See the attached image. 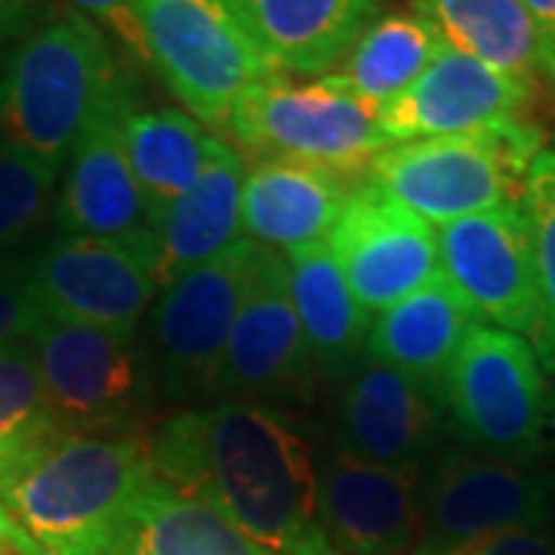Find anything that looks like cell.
<instances>
[{"instance_id": "obj_1", "label": "cell", "mask_w": 555, "mask_h": 555, "mask_svg": "<svg viewBox=\"0 0 555 555\" xmlns=\"http://www.w3.org/2000/svg\"><path fill=\"white\" fill-rule=\"evenodd\" d=\"M164 485L272 555H337L318 518V463L284 411L219 401L167 416L145 441Z\"/></svg>"}, {"instance_id": "obj_2", "label": "cell", "mask_w": 555, "mask_h": 555, "mask_svg": "<svg viewBox=\"0 0 555 555\" xmlns=\"http://www.w3.org/2000/svg\"><path fill=\"white\" fill-rule=\"evenodd\" d=\"M158 481L145 441L60 436L0 478V500L43 555H133Z\"/></svg>"}, {"instance_id": "obj_3", "label": "cell", "mask_w": 555, "mask_h": 555, "mask_svg": "<svg viewBox=\"0 0 555 555\" xmlns=\"http://www.w3.org/2000/svg\"><path fill=\"white\" fill-rule=\"evenodd\" d=\"M118 80L112 40L75 10L50 13L0 60V137L62 173L83 124Z\"/></svg>"}, {"instance_id": "obj_4", "label": "cell", "mask_w": 555, "mask_h": 555, "mask_svg": "<svg viewBox=\"0 0 555 555\" xmlns=\"http://www.w3.org/2000/svg\"><path fill=\"white\" fill-rule=\"evenodd\" d=\"M540 152L543 133L534 124L506 120L454 137L389 142L364 182L429 225H444L516 204Z\"/></svg>"}, {"instance_id": "obj_5", "label": "cell", "mask_w": 555, "mask_h": 555, "mask_svg": "<svg viewBox=\"0 0 555 555\" xmlns=\"http://www.w3.org/2000/svg\"><path fill=\"white\" fill-rule=\"evenodd\" d=\"M441 404L454 436L485 456L525 463L555 436V404L534 346L500 327L469 331L444 377Z\"/></svg>"}, {"instance_id": "obj_6", "label": "cell", "mask_w": 555, "mask_h": 555, "mask_svg": "<svg viewBox=\"0 0 555 555\" xmlns=\"http://www.w3.org/2000/svg\"><path fill=\"white\" fill-rule=\"evenodd\" d=\"M152 72L198 124L225 127L235 102L281 78L229 0H133Z\"/></svg>"}, {"instance_id": "obj_7", "label": "cell", "mask_w": 555, "mask_h": 555, "mask_svg": "<svg viewBox=\"0 0 555 555\" xmlns=\"http://www.w3.org/2000/svg\"><path fill=\"white\" fill-rule=\"evenodd\" d=\"M225 130L244 149L266 158L299 160L356 182L389 145L377 120V105L339 90L327 78H275L247 90Z\"/></svg>"}, {"instance_id": "obj_8", "label": "cell", "mask_w": 555, "mask_h": 555, "mask_svg": "<svg viewBox=\"0 0 555 555\" xmlns=\"http://www.w3.org/2000/svg\"><path fill=\"white\" fill-rule=\"evenodd\" d=\"M25 339L60 436H112L142 416L152 371L137 337L38 315Z\"/></svg>"}, {"instance_id": "obj_9", "label": "cell", "mask_w": 555, "mask_h": 555, "mask_svg": "<svg viewBox=\"0 0 555 555\" xmlns=\"http://www.w3.org/2000/svg\"><path fill=\"white\" fill-rule=\"evenodd\" d=\"M28 259V287L40 315L137 337L155 306V232L139 238L56 235Z\"/></svg>"}, {"instance_id": "obj_10", "label": "cell", "mask_w": 555, "mask_h": 555, "mask_svg": "<svg viewBox=\"0 0 555 555\" xmlns=\"http://www.w3.org/2000/svg\"><path fill=\"white\" fill-rule=\"evenodd\" d=\"M257 250L259 244L238 238L217 259L160 287V297H155L149 324L155 367L173 401L217 392L219 367Z\"/></svg>"}, {"instance_id": "obj_11", "label": "cell", "mask_w": 555, "mask_h": 555, "mask_svg": "<svg viewBox=\"0 0 555 555\" xmlns=\"http://www.w3.org/2000/svg\"><path fill=\"white\" fill-rule=\"evenodd\" d=\"M555 518V476L518 460L444 454L420 481L416 553H441L476 537ZM411 550V553H414Z\"/></svg>"}, {"instance_id": "obj_12", "label": "cell", "mask_w": 555, "mask_h": 555, "mask_svg": "<svg viewBox=\"0 0 555 555\" xmlns=\"http://www.w3.org/2000/svg\"><path fill=\"white\" fill-rule=\"evenodd\" d=\"M214 396L254 398L269 408L272 401L306 404L315 396V361L291 299L287 259L278 250L259 247L254 257Z\"/></svg>"}, {"instance_id": "obj_13", "label": "cell", "mask_w": 555, "mask_h": 555, "mask_svg": "<svg viewBox=\"0 0 555 555\" xmlns=\"http://www.w3.org/2000/svg\"><path fill=\"white\" fill-rule=\"evenodd\" d=\"M438 275L478 321L534 339L540 324L531 232L518 204L438 225Z\"/></svg>"}, {"instance_id": "obj_14", "label": "cell", "mask_w": 555, "mask_h": 555, "mask_svg": "<svg viewBox=\"0 0 555 555\" xmlns=\"http://www.w3.org/2000/svg\"><path fill=\"white\" fill-rule=\"evenodd\" d=\"M130 100V80L118 75L72 145L53 201V222L60 235H152V207L139 189L124 149V112Z\"/></svg>"}, {"instance_id": "obj_15", "label": "cell", "mask_w": 555, "mask_h": 555, "mask_svg": "<svg viewBox=\"0 0 555 555\" xmlns=\"http://www.w3.org/2000/svg\"><path fill=\"white\" fill-rule=\"evenodd\" d=\"M324 244L371 315L438 278L436 229L367 182L352 192Z\"/></svg>"}, {"instance_id": "obj_16", "label": "cell", "mask_w": 555, "mask_h": 555, "mask_svg": "<svg viewBox=\"0 0 555 555\" xmlns=\"http://www.w3.org/2000/svg\"><path fill=\"white\" fill-rule=\"evenodd\" d=\"M531 100L534 80L503 75L441 47L433 65L408 90L379 105L377 120L389 142H414L521 120Z\"/></svg>"}, {"instance_id": "obj_17", "label": "cell", "mask_w": 555, "mask_h": 555, "mask_svg": "<svg viewBox=\"0 0 555 555\" xmlns=\"http://www.w3.org/2000/svg\"><path fill=\"white\" fill-rule=\"evenodd\" d=\"M423 466L386 469L331 451L318 463V518L337 555H411Z\"/></svg>"}, {"instance_id": "obj_18", "label": "cell", "mask_w": 555, "mask_h": 555, "mask_svg": "<svg viewBox=\"0 0 555 555\" xmlns=\"http://www.w3.org/2000/svg\"><path fill=\"white\" fill-rule=\"evenodd\" d=\"M441 411V398L416 379L361 358L339 401L337 448L374 466L414 469L436 441Z\"/></svg>"}, {"instance_id": "obj_19", "label": "cell", "mask_w": 555, "mask_h": 555, "mask_svg": "<svg viewBox=\"0 0 555 555\" xmlns=\"http://www.w3.org/2000/svg\"><path fill=\"white\" fill-rule=\"evenodd\" d=\"M229 7L278 75L299 78L334 72L383 13V0H229Z\"/></svg>"}, {"instance_id": "obj_20", "label": "cell", "mask_w": 555, "mask_h": 555, "mask_svg": "<svg viewBox=\"0 0 555 555\" xmlns=\"http://www.w3.org/2000/svg\"><path fill=\"white\" fill-rule=\"evenodd\" d=\"M356 185L331 170L299 160L266 158L244 173L241 232L287 254L302 244L327 241Z\"/></svg>"}, {"instance_id": "obj_21", "label": "cell", "mask_w": 555, "mask_h": 555, "mask_svg": "<svg viewBox=\"0 0 555 555\" xmlns=\"http://www.w3.org/2000/svg\"><path fill=\"white\" fill-rule=\"evenodd\" d=\"M481 324L454 287L438 275L371 321L364 358L416 379L441 398L444 377L469 331Z\"/></svg>"}, {"instance_id": "obj_22", "label": "cell", "mask_w": 555, "mask_h": 555, "mask_svg": "<svg viewBox=\"0 0 555 555\" xmlns=\"http://www.w3.org/2000/svg\"><path fill=\"white\" fill-rule=\"evenodd\" d=\"M241 189L244 164L238 152L217 137L198 182L152 225L158 291L217 259L241 238Z\"/></svg>"}, {"instance_id": "obj_23", "label": "cell", "mask_w": 555, "mask_h": 555, "mask_svg": "<svg viewBox=\"0 0 555 555\" xmlns=\"http://www.w3.org/2000/svg\"><path fill=\"white\" fill-rule=\"evenodd\" d=\"M291 299L315 367L331 377L352 374L364 358L371 312L358 302L324 241L284 254Z\"/></svg>"}, {"instance_id": "obj_24", "label": "cell", "mask_w": 555, "mask_h": 555, "mask_svg": "<svg viewBox=\"0 0 555 555\" xmlns=\"http://www.w3.org/2000/svg\"><path fill=\"white\" fill-rule=\"evenodd\" d=\"M414 16L444 50L521 80L543 72L534 20L521 0H414Z\"/></svg>"}, {"instance_id": "obj_25", "label": "cell", "mask_w": 555, "mask_h": 555, "mask_svg": "<svg viewBox=\"0 0 555 555\" xmlns=\"http://www.w3.org/2000/svg\"><path fill=\"white\" fill-rule=\"evenodd\" d=\"M214 133L179 108H137L133 100L124 112V149L142 195L155 219L179 201L204 173Z\"/></svg>"}, {"instance_id": "obj_26", "label": "cell", "mask_w": 555, "mask_h": 555, "mask_svg": "<svg viewBox=\"0 0 555 555\" xmlns=\"http://www.w3.org/2000/svg\"><path fill=\"white\" fill-rule=\"evenodd\" d=\"M438 53L441 43L414 13H379L324 78L379 108L408 90Z\"/></svg>"}, {"instance_id": "obj_27", "label": "cell", "mask_w": 555, "mask_h": 555, "mask_svg": "<svg viewBox=\"0 0 555 555\" xmlns=\"http://www.w3.org/2000/svg\"><path fill=\"white\" fill-rule=\"evenodd\" d=\"M133 555H272L204 503L158 481L139 521Z\"/></svg>"}, {"instance_id": "obj_28", "label": "cell", "mask_w": 555, "mask_h": 555, "mask_svg": "<svg viewBox=\"0 0 555 555\" xmlns=\"http://www.w3.org/2000/svg\"><path fill=\"white\" fill-rule=\"evenodd\" d=\"M53 438H60V429L40 389L28 339L0 346V478Z\"/></svg>"}, {"instance_id": "obj_29", "label": "cell", "mask_w": 555, "mask_h": 555, "mask_svg": "<svg viewBox=\"0 0 555 555\" xmlns=\"http://www.w3.org/2000/svg\"><path fill=\"white\" fill-rule=\"evenodd\" d=\"M518 207L534 247L540 324L531 339L540 364L555 374V149H543L531 164Z\"/></svg>"}, {"instance_id": "obj_30", "label": "cell", "mask_w": 555, "mask_h": 555, "mask_svg": "<svg viewBox=\"0 0 555 555\" xmlns=\"http://www.w3.org/2000/svg\"><path fill=\"white\" fill-rule=\"evenodd\" d=\"M60 173L20 155L0 137V247L13 250L53 214Z\"/></svg>"}, {"instance_id": "obj_31", "label": "cell", "mask_w": 555, "mask_h": 555, "mask_svg": "<svg viewBox=\"0 0 555 555\" xmlns=\"http://www.w3.org/2000/svg\"><path fill=\"white\" fill-rule=\"evenodd\" d=\"M68 10L87 16L93 25H100L102 31L108 35V40H115L130 60L152 68L149 47H145V35H142L133 0H68Z\"/></svg>"}, {"instance_id": "obj_32", "label": "cell", "mask_w": 555, "mask_h": 555, "mask_svg": "<svg viewBox=\"0 0 555 555\" xmlns=\"http://www.w3.org/2000/svg\"><path fill=\"white\" fill-rule=\"evenodd\" d=\"M411 555H555V518L540 525H525L500 534L476 537L460 546L441 553H411Z\"/></svg>"}, {"instance_id": "obj_33", "label": "cell", "mask_w": 555, "mask_h": 555, "mask_svg": "<svg viewBox=\"0 0 555 555\" xmlns=\"http://www.w3.org/2000/svg\"><path fill=\"white\" fill-rule=\"evenodd\" d=\"M40 309L28 287V259L16 257L0 275V346L28 337Z\"/></svg>"}, {"instance_id": "obj_34", "label": "cell", "mask_w": 555, "mask_h": 555, "mask_svg": "<svg viewBox=\"0 0 555 555\" xmlns=\"http://www.w3.org/2000/svg\"><path fill=\"white\" fill-rule=\"evenodd\" d=\"M50 13V0H0V50H10Z\"/></svg>"}, {"instance_id": "obj_35", "label": "cell", "mask_w": 555, "mask_h": 555, "mask_svg": "<svg viewBox=\"0 0 555 555\" xmlns=\"http://www.w3.org/2000/svg\"><path fill=\"white\" fill-rule=\"evenodd\" d=\"M531 13L540 40V65L543 72L555 78V0H521Z\"/></svg>"}, {"instance_id": "obj_36", "label": "cell", "mask_w": 555, "mask_h": 555, "mask_svg": "<svg viewBox=\"0 0 555 555\" xmlns=\"http://www.w3.org/2000/svg\"><path fill=\"white\" fill-rule=\"evenodd\" d=\"M0 555H43L38 543L25 534V528L7 509L3 500H0Z\"/></svg>"}, {"instance_id": "obj_37", "label": "cell", "mask_w": 555, "mask_h": 555, "mask_svg": "<svg viewBox=\"0 0 555 555\" xmlns=\"http://www.w3.org/2000/svg\"><path fill=\"white\" fill-rule=\"evenodd\" d=\"M13 259H16V254H13V250H3V247H0V275H3V272L13 266Z\"/></svg>"}]
</instances>
